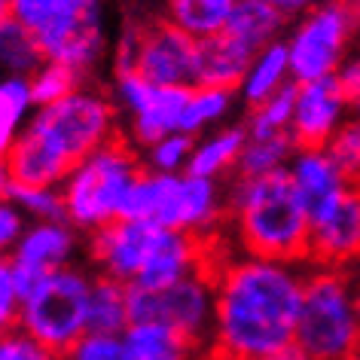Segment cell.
Segmentation results:
<instances>
[{
	"label": "cell",
	"instance_id": "obj_23",
	"mask_svg": "<svg viewBox=\"0 0 360 360\" xmlns=\"http://www.w3.org/2000/svg\"><path fill=\"white\" fill-rule=\"evenodd\" d=\"M238 0H168V22L186 31L193 40L223 34Z\"/></svg>",
	"mask_w": 360,
	"mask_h": 360
},
{
	"label": "cell",
	"instance_id": "obj_14",
	"mask_svg": "<svg viewBox=\"0 0 360 360\" xmlns=\"http://www.w3.org/2000/svg\"><path fill=\"white\" fill-rule=\"evenodd\" d=\"M287 177H290L296 195L302 199L309 217L333 205L348 186H354L327 147H296L290 165H287Z\"/></svg>",
	"mask_w": 360,
	"mask_h": 360
},
{
	"label": "cell",
	"instance_id": "obj_2",
	"mask_svg": "<svg viewBox=\"0 0 360 360\" xmlns=\"http://www.w3.org/2000/svg\"><path fill=\"white\" fill-rule=\"evenodd\" d=\"M226 214L236 223L238 245L248 257L305 263L311 241V217L296 195L287 171L266 177L236 174L226 190Z\"/></svg>",
	"mask_w": 360,
	"mask_h": 360
},
{
	"label": "cell",
	"instance_id": "obj_7",
	"mask_svg": "<svg viewBox=\"0 0 360 360\" xmlns=\"http://www.w3.org/2000/svg\"><path fill=\"white\" fill-rule=\"evenodd\" d=\"M199 40L171 22L129 28L116 49V74H141L153 86H195Z\"/></svg>",
	"mask_w": 360,
	"mask_h": 360
},
{
	"label": "cell",
	"instance_id": "obj_24",
	"mask_svg": "<svg viewBox=\"0 0 360 360\" xmlns=\"http://www.w3.org/2000/svg\"><path fill=\"white\" fill-rule=\"evenodd\" d=\"M43 65H46V56L40 49L37 34L15 15H6L0 22V68L6 70V77H31Z\"/></svg>",
	"mask_w": 360,
	"mask_h": 360
},
{
	"label": "cell",
	"instance_id": "obj_44",
	"mask_svg": "<svg viewBox=\"0 0 360 360\" xmlns=\"http://www.w3.org/2000/svg\"><path fill=\"white\" fill-rule=\"evenodd\" d=\"M351 360H360V354H354V357H351Z\"/></svg>",
	"mask_w": 360,
	"mask_h": 360
},
{
	"label": "cell",
	"instance_id": "obj_43",
	"mask_svg": "<svg viewBox=\"0 0 360 360\" xmlns=\"http://www.w3.org/2000/svg\"><path fill=\"white\" fill-rule=\"evenodd\" d=\"M6 15H13V0H0V22H4Z\"/></svg>",
	"mask_w": 360,
	"mask_h": 360
},
{
	"label": "cell",
	"instance_id": "obj_6",
	"mask_svg": "<svg viewBox=\"0 0 360 360\" xmlns=\"http://www.w3.org/2000/svg\"><path fill=\"white\" fill-rule=\"evenodd\" d=\"M89 290L92 278L77 269L65 266L43 275L37 287L22 300L19 327L61 360L89 333Z\"/></svg>",
	"mask_w": 360,
	"mask_h": 360
},
{
	"label": "cell",
	"instance_id": "obj_39",
	"mask_svg": "<svg viewBox=\"0 0 360 360\" xmlns=\"http://www.w3.org/2000/svg\"><path fill=\"white\" fill-rule=\"evenodd\" d=\"M266 4H272L278 13H284L287 19H300L311 10V6H318L321 0H266Z\"/></svg>",
	"mask_w": 360,
	"mask_h": 360
},
{
	"label": "cell",
	"instance_id": "obj_8",
	"mask_svg": "<svg viewBox=\"0 0 360 360\" xmlns=\"http://www.w3.org/2000/svg\"><path fill=\"white\" fill-rule=\"evenodd\" d=\"M43 141L52 143L70 165H79L89 153L104 147L116 134V110L107 98L77 89L65 101L40 107L28 122Z\"/></svg>",
	"mask_w": 360,
	"mask_h": 360
},
{
	"label": "cell",
	"instance_id": "obj_38",
	"mask_svg": "<svg viewBox=\"0 0 360 360\" xmlns=\"http://www.w3.org/2000/svg\"><path fill=\"white\" fill-rule=\"evenodd\" d=\"M336 79H339L342 92H345V101L351 107V116H360V49L339 68Z\"/></svg>",
	"mask_w": 360,
	"mask_h": 360
},
{
	"label": "cell",
	"instance_id": "obj_11",
	"mask_svg": "<svg viewBox=\"0 0 360 360\" xmlns=\"http://www.w3.org/2000/svg\"><path fill=\"white\" fill-rule=\"evenodd\" d=\"M309 263L342 272L360 266V184L311 217Z\"/></svg>",
	"mask_w": 360,
	"mask_h": 360
},
{
	"label": "cell",
	"instance_id": "obj_17",
	"mask_svg": "<svg viewBox=\"0 0 360 360\" xmlns=\"http://www.w3.org/2000/svg\"><path fill=\"white\" fill-rule=\"evenodd\" d=\"M254 56H257L254 49H248L245 43L236 40L226 31L214 34L208 40H199V52H195V86H214V89L238 92Z\"/></svg>",
	"mask_w": 360,
	"mask_h": 360
},
{
	"label": "cell",
	"instance_id": "obj_9",
	"mask_svg": "<svg viewBox=\"0 0 360 360\" xmlns=\"http://www.w3.org/2000/svg\"><path fill=\"white\" fill-rule=\"evenodd\" d=\"M129 314L131 323H162L199 345L214 336V281L205 272H195L162 290L129 284Z\"/></svg>",
	"mask_w": 360,
	"mask_h": 360
},
{
	"label": "cell",
	"instance_id": "obj_35",
	"mask_svg": "<svg viewBox=\"0 0 360 360\" xmlns=\"http://www.w3.org/2000/svg\"><path fill=\"white\" fill-rule=\"evenodd\" d=\"M19 314H22V296H19V284H15L13 259L0 257V333H10L19 327Z\"/></svg>",
	"mask_w": 360,
	"mask_h": 360
},
{
	"label": "cell",
	"instance_id": "obj_37",
	"mask_svg": "<svg viewBox=\"0 0 360 360\" xmlns=\"http://www.w3.org/2000/svg\"><path fill=\"white\" fill-rule=\"evenodd\" d=\"M22 232V211L13 202H0V257H6V250H15Z\"/></svg>",
	"mask_w": 360,
	"mask_h": 360
},
{
	"label": "cell",
	"instance_id": "obj_42",
	"mask_svg": "<svg viewBox=\"0 0 360 360\" xmlns=\"http://www.w3.org/2000/svg\"><path fill=\"white\" fill-rule=\"evenodd\" d=\"M351 284H354V302H357V311H360V266H357V272L351 275Z\"/></svg>",
	"mask_w": 360,
	"mask_h": 360
},
{
	"label": "cell",
	"instance_id": "obj_36",
	"mask_svg": "<svg viewBox=\"0 0 360 360\" xmlns=\"http://www.w3.org/2000/svg\"><path fill=\"white\" fill-rule=\"evenodd\" d=\"M0 360H58L37 339H31L22 327L0 333Z\"/></svg>",
	"mask_w": 360,
	"mask_h": 360
},
{
	"label": "cell",
	"instance_id": "obj_30",
	"mask_svg": "<svg viewBox=\"0 0 360 360\" xmlns=\"http://www.w3.org/2000/svg\"><path fill=\"white\" fill-rule=\"evenodd\" d=\"M6 202H13L22 214H31L34 220H56L68 223V208L61 186H28V184H13L6 193Z\"/></svg>",
	"mask_w": 360,
	"mask_h": 360
},
{
	"label": "cell",
	"instance_id": "obj_31",
	"mask_svg": "<svg viewBox=\"0 0 360 360\" xmlns=\"http://www.w3.org/2000/svg\"><path fill=\"white\" fill-rule=\"evenodd\" d=\"M77 70H70L65 65H56V61H46L37 74H31V95H34V107H52L58 101H65L68 95L77 92Z\"/></svg>",
	"mask_w": 360,
	"mask_h": 360
},
{
	"label": "cell",
	"instance_id": "obj_27",
	"mask_svg": "<svg viewBox=\"0 0 360 360\" xmlns=\"http://www.w3.org/2000/svg\"><path fill=\"white\" fill-rule=\"evenodd\" d=\"M236 95L229 89H214V86H193L190 101H186L184 120H180V131L195 138L202 131H211L226 120L236 107Z\"/></svg>",
	"mask_w": 360,
	"mask_h": 360
},
{
	"label": "cell",
	"instance_id": "obj_4",
	"mask_svg": "<svg viewBox=\"0 0 360 360\" xmlns=\"http://www.w3.org/2000/svg\"><path fill=\"white\" fill-rule=\"evenodd\" d=\"M141 171L143 168L138 165L131 147L113 134L104 147L89 153L61 184L68 220L92 232L110 226L113 220H120L125 193L131 190Z\"/></svg>",
	"mask_w": 360,
	"mask_h": 360
},
{
	"label": "cell",
	"instance_id": "obj_21",
	"mask_svg": "<svg viewBox=\"0 0 360 360\" xmlns=\"http://www.w3.org/2000/svg\"><path fill=\"white\" fill-rule=\"evenodd\" d=\"M131 327L129 314V284L98 275L89 290V321L86 330L95 336H122Z\"/></svg>",
	"mask_w": 360,
	"mask_h": 360
},
{
	"label": "cell",
	"instance_id": "obj_28",
	"mask_svg": "<svg viewBox=\"0 0 360 360\" xmlns=\"http://www.w3.org/2000/svg\"><path fill=\"white\" fill-rule=\"evenodd\" d=\"M293 153H296V143L290 134H278V138H248L236 174L266 177V174H275V171H287Z\"/></svg>",
	"mask_w": 360,
	"mask_h": 360
},
{
	"label": "cell",
	"instance_id": "obj_13",
	"mask_svg": "<svg viewBox=\"0 0 360 360\" xmlns=\"http://www.w3.org/2000/svg\"><path fill=\"white\" fill-rule=\"evenodd\" d=\"M159 229L162 226L150 220H113L110 226L98 229L92 241V254L95 263L101 266V275L116 278L122 284H134L153 245H156Z\"/></svg>",
	"mask_w": 360,
	"mask_h": 360
},
{
	"label": "cell",
	"instance_id": "obj_1",
	"mask_svg": "<svg viewBox=\"0 0 360 360\" xmlns=\"http://www.w3.org/2000/svg\"><path fill=\"white\" fill-rule=\"evenodd\" d=\"M309 269L263 257H236L214 281V354L272 360L296 342Z\"/></svg>",
	"mask_w": 360,
	"mask_h": 360
},
{
	"label": "cell",
	"instance_id": "obj_22",
	"mask_svg": "<svg viewBox=\"0 0 360 360\" xmlns=\"http://www.w3.org/2000/svg\"><path fill=\"white\" fill-rule=\"evenodd\" d=\"M245 143H248V129L245 125H229V129L208 131V138L195 141V150L190 156V165H186V174L217 180L220 174L238 168V159H241Z\"/></svg>",
	"mask_w": 360,
	"mask_h": 360
},
{
	"label": "cell",
	"instance_id": "obj_34",
	"mask_svg": "<svg viewBox=\"0 0 360 360\" xmlns=\"http://www.w3.org/2000/svg\"><path fill=\"white\" fill-rule=\"evenodd\" d=\"M61 360H129L122 336H95L86 333Z\"/></svg>",
	"mask_w": 360,
	"mask_h": 360
},
{
	"label": "cell",
	"instance_id": "obj_32",
	"mask_svg": "<svg viewBox=\"0 0 360 360\" xmlns=\"http://www.w3.org/2000/svg\"><path fill=\"white\" fill-rule=\"evenodd\" d=\"M330 156L345 171L351 184H360V116H348L327 143Z\"/></svg>",
	"mask_w": 360,
	"mask_h": 360
},
{
	"label": "cell",
	"instance_id": "obj_10",
	"mask_svg": "<svg viewBox=\"0 0 360 360\" xmlns=\"http://www.w3.org/2000/svg\"><path fill=\"white\" fill-rule=\"evenodd\" d=\"M190 92L193 89L186 86H153L141 74H116V95L131 113L134 143L147 150L168 134L180 131Z\"/></svg>",
	"mask_w": 360,
	"mask_h": 360
},
{
	"label": "cell",
	"instance_id": "obj_41",
	"mask_svg": "<svg viewBox=\"0 0 360 360\" xmlns=\"http://www.w3.org/2000/svg\"><path fill=\"white\" fill-rule=\"evenodd\" d=\"M272 360H309V357H305V351H302V348H300V345H296V342H293L290 348H284L281 354H275Z\"/></svg>",
	"mask_w": 360,
	"mask_h": 360
},
{
	"label": "cell",
	"instance_id": "obj_25",
	"mask_svg": "<svg viewBox=\"0 0 360 360\" xmlns=\"http://www.w3.org/2000/svg\"><path fill=\"white\" fill-rule=\"evenodd\" d=\"M122 342L129 360H190L195 348L162 323H131L122 333Z\"/></svg>",
	"mask_w": 360,
	"mask_h": 360
},
{
	"label": "cell",
	"instance_id": "obj_20",
	"mask_svg": "<svg viewBox=\"0 0 360 360\" xmlns=\"http://www.w3.org/2000/svg\"><path fill=\"white\" fill-rule=\"evenodd\" d=\"M293 83L296 79H293V70H290V56H287V46L281 40V43H272V46L259 49L254 56V61H250V68L245 74V83H241V89H238V95L250 110V107L269 101L272 95L284 92V89L293 86Z\"/></svg>",
	"mask_w": 360,
	"mask_h": 360
},
{
	"label": "cell",
	"instance_id": "obj_15",
	"mask_svg": "<svg viewBox=\"0 0 360 360\" xmlns=\"http://www.w3.org/2000/svg\"><path fill=\"white\" fill-rule=\"evenodd\" d=\"M195 272H202V236L180 229H159L156 245L131 287L162 290V287H171Z\"/></svg>",
	"mask_w": 360,
	"mask_h": 360
},
{
	"label": "cell",
	"instance_id": "obj_33",
	"mask_svg": "<svg viewBox=\"0 0 360 360\" xmlns=\"http://www.w3.org/2000/svg\"><path fill=\"white\" fill-rule=\"evenodd\" d=\"M193 150H195V138H190L184 131H174L150 147V165L159 174H180V171H186V165H190Z\"/></svg>",
	"mask_w": 360,
	"mask_h": 360
},
{
	"label": "cell",
	"instance_id": "obj_18",
	"mask_svg": "<svg viewBox=\"0 0 360 360\" xmlns=\"http://www.w3.org/2000/svg\"><path fill=\"white\" fill-rule=\"evenodd\" d=\"M74 254V232L68 223H56V220H40L22 232L19 245L13 250V263L34 269L40 275L58 272L65 269V263Z\"/></svg>",
	"mask_w": 360,
	"mask_h": 360
},
{
	"label": "cell",
	"instance_id": "obj_3",
	"mask_svg": "<svg viewBox=\"0 0 360 360\" xmlns=\"http://www.w3.org/2000/svg\"><path fill=\"white\" fill-rule=\"evenodd\" d=\"M296 345L309 360H351L360 354V311L348 272L323 266L309 269Z\"/></svg>",
	"mask_w": 360,
	"mask_h": 360
},
{
	"label": "cell",
	"instance_id": "obj_12",
	"mask_svg": "<svg viewBox=\"0 0 360 360\" xmlns=\"http://www.w3.org/2000/svg\"><path fill=\"white\" fill-rule=\"evenodd\" d=\"M348 116L351 107L336 77L296 83L293 122H290V138L296 147H327L330 138L339 131V125Z\"/></svg>",
	"mask_w": 360,
	"mask_h": 360
},
{
	"label": "cell",
	"instance_id": "obj_40",
	"mask_svg": "<svg viewBox=\"0 0 360 360\" xmlns=\"http://www.w3.org/2000/svg\"><path fill=\"white\" fill-rule=\"evenodd\" d=\"M13 186V177H10V165H6V156H0V202H6V193Z\"/></svg>",
	"mask_w": 360,
	"mask_h": 360
},
{
	"label": "cell",
	"instance_id": "obj_5",
	"mask_svg": "<svg viewBox=\"0 0 360 360\" xmlns=\"http://www.w3.org/2000/svg\"><path fill=\"white\" fill-rule=\"evenodd\" d=\"M360 0H321L293 19L284 37L296 83L336 77L360 49Z\"/></svg>",
	"mask_w": 360,
	"mask_h": 360
},
{
	"label": "cell",
	"instance_id": "obj_29",
	"mask_svg": "<svg viewBox=\"0 0 360 360\" xmlns=\"http://www.w3.org/2000/svg\"><path fill=\"white\" fill-rule=\"evenodd\" d=\"M293 101H296V83L287 86L284 92L272 95L269 101L250 107L248 122H245L248 138H278V134H290Z\"/></svg>",
	"mask_w": 360,
	"mask_h": 360
},
{
	"label": "cell",
	"instance_id": "obj_26",
	"mask_svg": "<svg viewBox=\"0 0 360 360\" xmlns=\"http://www.w3.org/2000/svg\"><path fill=\"white\" fill-rule=\"evenodd\" d=\"M34 95L28 77H4L0 79V156L15 143L22 129L31 122Z\"/></svg>",
	"mask_w": 360,
	"mask_h": 360
},
{
	"label": "cell",
	"instance_id": "obj_16",
	"mask_svg": "<svg viewBox=\"0 0 360 360\" xmlns=\"http://www.w3.org/2000/svg\"><path fill=\"white\" fill-rule=\"evenodd\" d=\"M6 165H10L13 184H28V186H61L74 165L61 156V153L46 143L37 131L28 125L15 138V143L6 150Z\"/></svg>",
	"mask_w": 360,
	"mask_h": 360
},
{
	"label": "cell",
	"instance_id": "obj_19",
	"mask_svg": "<svg viewBox=\"0 0 360 360\" xmlns=\"http://www.w3.org/2000/svg\"><path fill=\"white\" fill-rule=\"evenodd\" d=\"M287 25H290V19L284 13H278L272 4H266V0H238L229 15L226 34L241 40L248 49L259 52L272 46V43H281L287 31H290Z\"/></svg>",
	"mask_w": 360,
	"mask_h": 360
}]
</instances>
